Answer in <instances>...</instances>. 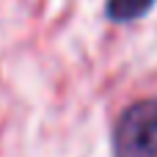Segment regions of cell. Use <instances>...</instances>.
Returning <instances> with one entry per match:
<instances>
[{
    "instance_id": "obj_1",
    "label": "cell",
    "mask_w": 157,
    "mask_h": 157,
    "mask_svg": "<svg viewBox=\"0 0 157 157\" xmlns=\"http://www.w3.org/2000/svg\"><path fill=\"white\" fill-rule=\"evenodd\" d=\"M113 157H157V99L132 102L119 116Z\"/></svg>"
},
{
    "instance_id": "obj_2",
    "label": "cell",
    "mask_w": 157,
    "mask_h": 157,
    "mask_svg": "<svg viewBox=\"0 0 157 157\" xmlns=\"http://www.w3.org/2000/svg\"><path fill=\"white\" fill-rule=\"evenodd\" d=\"M152 6L155 0H108V17L113 22H132L144 17Z\"/></svg>"
}]
</instances>
